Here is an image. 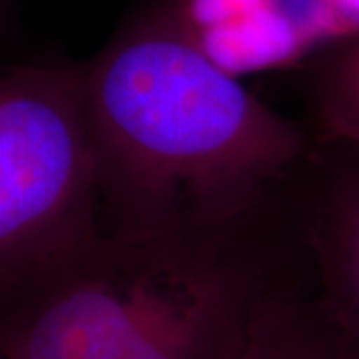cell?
I'll list each match as a JSON object with an SVG mask.
<instances>
[{"label":"cell","instance_id":"cell-5","mask_svg":"<svg viewBox=\"0 0 359 359\" xmlns=\"http://www.w3.org/2000/svg\"><path fill=\"white\" fill-rule=\"evenodd\" d=\"M180 25L231 74L359 34V0H180Z\"/></svg>","mask_w":359,"mask_h":359},{"label":"cell","instance_id":"cell-2","mask_svg":"<svg viewBox=\"0 0 359 359\" xmlns=\"http://www.w3.org/2000/svg\"><path fill=\"white\" fill-rule=\"evenodd\" d=\"M266 238H116L0 304L13 359H238Z\"/></svg>","mask_w":359,"mask_h":359},{"label":"cell","instance_id":"cell-7","mask_svg":"<svg viewBox=\"0 0 359 359\" xmlns=\"http://www.w3.org/2000/svg\"><path fill=\"white\" fill-rule=\"evenodd\" d=\"M0 359H13V358H11V355H6V353H4V351L0 349Z\"/></svg>","mask_w":359,"mask_h":359},{"label":"cell","instance_id":"cell-1","mask_svg":"<svg viewBox=\"0 0 359 359\" xmlns=\"http://www.w3.org/2000/svg\"><path fill=\"white\" fill-rule=\"evenodd\" d=\"M100 228L116 238H233L268 222L313 152L186 32L152 14L82 62Z\"/></svg>","mask_w":359,"mask_h":359},{"label":"cell","instance_id":"cell-4","mask_svg":"<svg viewBox=\"0 0 359 359\" xmlns=\"http://www.w3.org/2000/svg\"><path fill=\"white\" fill-rule=\"evenodd\" d=\"M316 140L280 205L285 252L313 285L316 308L359 359V146Z\"/></svg>","mask_w":359,"mask_h":359},{"label":"cell","instance_id":"cell-3","mask_svg":"<svg viewBox=\"0 0 359 359\" xmlns=\"http://www.w3.org/2000/svg\"><path fill=\"white\" fill-rule=\"evenodd\" d=\"M100 233L82 65L0 68V304Z\"/></svg>","mask_w":359,"mask_h":359},{"label":"cell","instance_id":"cell-6","mask_svg":"<svg viewBox=\"0 0 359 359\" xmlns=\"http://www.w3.org/2000/svg\"><path fill=\"white\" fill-rule=\"evenodd\" d=\"M309 132L323 142L359 146V34L316 58L306 84Z\"/></svg>","mask_w":359,"mask_h":359}]
</instances>
